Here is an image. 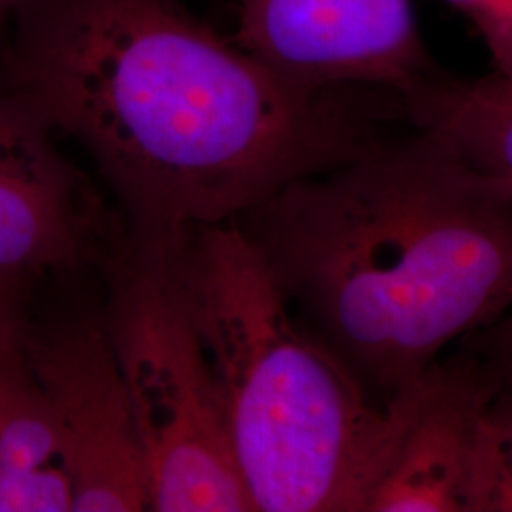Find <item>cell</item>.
Segmentation results:
<instances>
[{"label": "cell", "instance_id": "cell-4", "mask_svg": "<svg viewBox=\"0 0 512 512\" xmlns=\"http://www.w3.org/2000/svg\"><path fill=\"white\" fill-rule=\"evenodd\" d=\"M110 264L107 329L145 459L148 511H255L164 241L128 236Z\"/></svg>", "mask_w": 512, "mask_h": 512}, {"label": "cell", "instance_id": "cell-6", "mask_svg": "<svg viewBox=\"0 0 512 512\" xmlns=\"http://www.w3.org/2000/svg\"><path fill=\"white\" fill-rule=\"evenodd\" d=\"M236 42L315 90L376 88L401 97L435 73L412 0H239Z\"/></svg>", "mask_w": 512, "mask_h": 512}, {"label": "cell", "instance_id": "cell-1", "mask_svg": "<svg viewBox=\"0 0 512 512\" xmlns=\"http://www.w3.org/2000/svg\"><path fill=\"white\" fill-rule=\"evenodd\" d=\"M0 84L86 150L139 241L238 220L382 139L355 88L296 84L179 0H25Z\"/></svg>", "mask_w": 512, "mask_h": 512}, {"label": "cell", "instance_id": "cell-14", "mask_svg": "<svg viewBox=\"0 0 512 512\" xmlns=\"http://www.w3.org/2000/svg\"><path fill=\"white\" fill-rule=\"evenodd\" d=\"M476 359L486 366L497 385L512 382V310L488 329L471 334Z\"/></svg>", "mask_w": 512, "mask_h": 512}, {"label": "cell", "instance_id": "cell-7", "mask_svg": "<svg viewBox=\"0 0 512 512\" xmlns=\"http://www.w3.org/2000/svg\"><path fill=\"white\" fill-rule=\"evenodd\" d=\"M107 222L54 131L0 84V272L33 277L114 256L122 243Z\"/></svg>", "mask_w": 512, "mask_h": 512}, {"label": "cell", "instance_id": "cell-11", "mask_svg": "<svg viewBox=\"0 0 512 512\" xmlns=\"http://www.w3.org/2000/svg\"><path fill=\"white\" fill-rule=\"evenodd\" d=\"M465 512H512V382L497 385L478 421Z\"/></svg>", "mask_w": 512, "mask_h": 512}, {"label": "cell", "instance_id": "cell-13", "mask_svg": "<svg viewBox=\"0 0 512 512\" xmlns=\"http://www.w3.org/2000/svg\"><path fill=\"white\" fill-rule=\"evenodd\" d=\"M31 275L0 272V363L16 353L27 338Z\"/></svg>", "mask_w": 512, "mask_h": 512}, {"label": "cell", "instance_id": "cell-5", "mask_svg": "<svg viewBox=\"0 0 512 512\" xmlns=\"http://www.w3.org/2000/svg\"><path fill=\"white\" fill-rule=\"evenodd\" d=\"M25 355L73 484V511H148L145 459L107 325L29 327Z\"/></svg>", "mask_w": 512, "mask_h": 512}, {"label": "cell", "instance_id": "cell-10", "mask_svg": "<svg viewBox=\"0 0 512 512\" xmlns=\"http://www.w3.org/2000/svg\"><path fill=\"white\" fill-rule=\"evenodd\" d=\"M414 128L446 139L471 164L512 190V76H427L399 97Z\"/></svg>", "mask_w": 512, "mask_h": 512}, {"label": "cell", "instance_id": "cell-3", "mask_svg": "<svg viewBox=\"0 0 512 512\" xmlns=\"http://www.w3.org/2000/svg\"><path fill=\"white\" fill-rule=\"evenodd\" d=\"M164 243L255 512H366L427 376L389 406L376 403L300 327L236 220Z\"/></svg>", "mask_w": 512, "mask_h": 512}, {"label": "cell", "instance_id": "cell-9", "mask_svg": "<svg viewBox=\"0 0 512 512\" xmlns=\"http://www.w3.org/2000/svg\"><path fill=\"white\" fill-rule=\"evenodd\" d=\"M73 511V484L25 344L0 363V512Z\"/></svg>", "mask_w": 512, "mask_h": 512}, {"label": "cell", "instance_id": "cell-12", "mask_svg": "<svg viewBox=\"0 0 512 512\" xmlns=\"http://www.w3.org/2000/svg\"><path fill=\"white\" fill-rule=\"evenodd\" d=\"M475 25L494 73L512 76V0H444Z\"/></svg>", "mask_w": 512, "mask_h": 512}, {"label": "cell", "instance_id": "cell-8", "mask_svg": "<svg viewBox=\"0 0 512 512\" xmlns=\"http://www.w3.org/2000/svg\"><path fill=\"white\" fill-rule=\"evenodd\" d=\"M495 389L473 353L431 366L420 406L366 512H465L476 429Z\"/></svg>", "mask_w": 512, "mask_h": 512}, {"label": "cell", "instance_id": "cell-15", "mask_svg": "<svg viewBox=\"0 0 512 512\" xmlns=\"http://www.w3.org/2000/svg\"><path fill=\"white\" fill-rule=\"evenodd\" d=\"M23 2L25 0H0V33L8 31L12 19Z\"/></svg>", "mask_w": 512, "mask_h": 512}, {"label": "cell", "instance_id": "cell-2", "mask_svg": "<svg viewBox=\"0 0 512 512\" xmlns=\"http://www.w3.org/2000/svg\"><path fill=\"white\" fill-rule=\"evenodd\" d=\"M236 222L300 327L384 406L512 310V190L427 129Z\"/></svg>", "mask_w": 512, "mask_h": 512}]
</instances>
